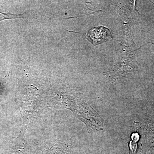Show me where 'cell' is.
<instances>
[{
	"instance_id": "obj_1",
	"label": "cell",
	"mask_w": 154,
	"mask_h": 154,
	"mask_svg": "<svg viewBox=\"0 0 154 154\" xmlns=\"http://www.w3.org/2000/svg\"><path fill=\"white\" fill-rule=\"evenodd\" d=\"M86 38L94 46L110 41L113 38L110 30L100 26L92 28L86 33Z\"/></svg>"
},
{
	"instance_id": "obj_3",
	"label": "cell",
	"mask_w": 154,
	"mask_h": 154,
	"mask_svg": "<svg viewBox=\"0 0 154 154\" xmlns=\"http://www.w3.org/2000/svg\"><path fill=\"white\" fill-rule=\"evenodd\" d=\"M149 43H152V44H153L154 45V42H149Z\"/></svg>"
},
{
	"instance_id": "obj_2",
	"label": "cell",
	"mask_w": 154,
	"mask_h": 154,
	"mask_svg": "<svg viewBox=\"0 0 154 154\" xmlns=\"http://www.w3.org/2000/svg\"><path fill=\"white\" fill-rule=\"evenodd\" d=\"M16 18H24L26 19V17H23V15L19 14H14L8 13V14H3L0 13V22L6 19H16Z\"/></svg>"
}]
</instances>
